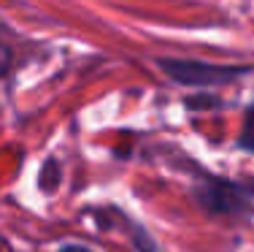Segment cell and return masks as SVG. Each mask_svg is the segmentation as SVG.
Instances as JSON below:
<instances>
[{
	"label": "cell",
	"mask_w": 254,
	"mask_h": 252,
	"mask_svg": "<svg viewBox=\"0 0 254 252\" xmlns=\"http://www.w3.org/2000/svg\"><path fill=\"white\" fill-rule=\"evenodd\" d=\"M241 147L254 152V109L249 111V117H246L244 122V133H241Z\"/></svg>",
	"instance_id": "cell-3"
},
{
	"label": "cell",
	"mask_w": 254,
	"mask_h": 252,
	"mask_svg": "<svg viewBox=\"0 0 254 252\" xmlns=\"http://www.w3.org/2000/svg\"><path fill=\"white\" fill-rule=\"evenodd\" d=\"M197 198H200V203L205 209H211V212H238V209H244L249 203V193L244 187H238L233 182H222V179L208 182L197 193Z\"/></svg>",
	"instance_id": "cell-2"
},
{
	"label": "cell",
	"mask_w": 254,
	"mask_h": 252,
	"mask_svg": "<svg viewBox=\"0 0 254 252\" xmlns=\"http://www.w3.org/2000/svg\"><path fill=\"white\" fill-rule=\"evenodd\" d=\"M60 252H89L87 247H76V244H68V247H63Z\"/></svg>",
	"instance_id": "cell-4"
},
{
	"label": "cell",
	"mask_w": 254,
	"mask_h": 252,
	"mask_svg": "<svg viewBox=\"0 0 254 252\" xmlns=\"http://www.w3.org/2000/svg\"><path fill=\"white\" fill-rule=\"evenodd\" d=\"M168 76H173L181 84H195V87H205V84H225L233 82L235 76L246 74V68H233V65H208L197 63V60H160Z\"/></svg>",
	"instance_id": "cell-1"
}]
</instances>
